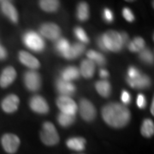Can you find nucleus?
I'll return each instance as SVG.
<instances>
[{
	"instance_id": "12",
	"label": "nucleus",
	"mask_w": 154,
	"mask_h": 154,
	"mask_svg": "<svg viewBox=\"0 0 154 154\" xmlns=\"http://www.w3.org/2000/svg\"><path fill=\"white\" fill-rule=\"evenodd\" d=\"M17 78V71L13 67H6L0 75V87L8 88Z\"/></svg>"
},
{
	"instance_id": "11",
	"label": "nucleus",
	"mask_w": 154,
	"mask_h": 154,
	"mask_svg": "<svg viewBox=\"0 0 154 154\" xmlns=\"http://www.w3.org/2000/svg\"><path fill=\"white\" fill-rule=\"evenodd\" d=\"M19 104H20V99L18 96L15 94H10L2 100L1 107L6 113H13L17 110Z\"/></svg>"
},
{
	"instance_id": "42",
	"label": "nucleus",
	"mask_w": 154,
	"mask_h": 154,
	"mask_svg": "<svg viewBox=\"0 0 154 154\" xmlns=\"http://www.w3.org/2000/svg\"><path fill=\"white\" fill-rule=\"evenodd\" d=\"M127 2H134V1H135V0H125Z\"/></svg>"
},
{
	"instance_id": "32",
	"label": "nucleus",
	"mask_w": 154,
	"mask_h": 154,
	"mask_svg": "<svg viewBox=\"0 0 154 154\" xmlns=\"http://www.w3.org/2000/svg\"><path fill=\"white\" fill-rule=\"evenodd\" d=\"M141 75L140 71L136 69L135 67H129L128 70V79H130V80H134L136 79L137 77H139Z\"/></svg>"
},
{
	"instance_id": "26",
	"label": "nucleus",
	"mask_w": 154,
	"mask_h": 154,
	"mask_svg": "<svg viewBox=\"0 0 154 154\" xmlns=\"http://www.w3.org/2000/svg\"><path fill=\"white\" fill-rule=\"evenodd\" d=\"M87 56H88V59L91 61H93L94 63H96L98 65H105V63H106V59L104 56L102 55L101 53L99 52H97L95 51H93V50H90L88 51V53H87Z\"/></svg>"
},
{
	"instance_id": "37",
	"label": "nucleus",
	"mask_w": 154,
	"mask_h": 154,
	"mask_svg": "<svg viewBox=\"0 0 154 154\" xmlns=\"http://www.w3.org/2000/svg\"><path fill=\"white\" fill-rule=\"evenodd\" d=\"M7 57V51L4 46L0 45V60H4Z\"/></svg>"
},
{
	"instance_id": "39",
	"label": "nucleus",
	"mask_w": 154,
	"mask_h": 154,
	"mask_svg": "<svg viewBox=\"0 0 154 154\" xmlns=\"http://www.w3.org/2000/svg\"><path fill=\"white\" fill-rule=\"evenodd\" d=\"M97 42H98V45H99V47L100 49L102 50V51H107L106 49H105V45L103 44V41H102V39H101V37L99 36V38H97Z\"/></svg>"
},
{
	"instance_id": "5",
	"label": "nucleus",
	"mask_w": 154,
	"mask_h": 154,
	"mask_svg": "<svg viewBox=\"0 0 154 154\" xmlns=\"http://www.w3.org/2000/svg\"><path fill=\"white\" fill-rule=\"evenodd\" d=\"M1 144L7 153L14 154L17 152L20 146V139L13 134H5L2 136Z\"/></svg>"
},
{
	"instance_id": "22",
	"label": "nucleus",
	"mask_w": 154,
	"mask_h": 154,
	"mask_svg": "<svg viewBox=\"0 0 154 154\" xmlns=\"http://www.w3.org/2000/svg\"><path fill=\"white\" fill-rule=\"evenodd\" d=\"M61 79L67 81V82H71L75 79H78L80 76V71L76 67L69 66L65 68L63 71L61 72Z\"/></svg>"
},
{
	"instance_id": "2",
	"label": "nucleus",
	"mask_w": 154,
	"mask_h": 154,
	"mask_svg": "<svg viewBox=\"0 0 154 154\" xmlns=\"http://www.w3.org/2000/svg\"><path fill=\"white\" fill-rule=\"evenodd\" d=\"M100 37L106 51H110L113 52H119L123 47L121 33L116 31H114V30L107 31L106 33L102 34Z\"/></svg>"
},
{
	"instance_id": "35",
	"label": "nucleus",
	"mask_w": 154,
	"mask_h": 154,
	"mask_svg": "<svg viewBox=\"0 0 154 154\" xmlns=\"http://www.w3.org/2000/svg\"><path fill=\"white\" fill-rule=\"evenodd\" d=\"M121 99L122 102L124 105H128V104H129L130 101H131V95L129 94V93H128V91L123 90V91L122 92Z\"/></svg>"
},
{
	"instance_id": "14",
	"label": "nucleus",
	"mask_w": 154,
	"mask_h": 154,
	"mask_svg": "<svg viewBox=\"0 0 154 154\" xmlns=\"http://www.w3.org/2000/svg\"><path fill=\"white\" fill-rule=\"evenodd\" d=\"M18 58H19V60L22 64L30 68L31 69H37L40 66L38 59L36 57H34L33 55H31L30 53L27 52V51H21L19 52Z\"/></svg>"
},
{
	"instance_id": "36",
	"label": "nucleus",
	"mask_w": 154,
	"mask_h": 154,
	"mask_svg": "<svg viewBox=\"0 0 154 154\" xmlns=\"http://www.w3.org/2000/svg\"><path fill=\"white\" fill-rule=\"evenodd\" d=\"M121 33V37H122V44H123V46L126 45L128 44L129 42V38H128V33H125V32H122Z\"/></svg>"
},
{
	"instance_id": "19",
	"label": "nucleus",
	"mask_w": 154,
	"mask_h": 154,
	"mask_svg": "<svg viewBox=\"0 0 154 154\" xmlns=\"http://www.w3.org/2000/svg\"><path fill=\"white\" fill-rule=\"evenodd\" d=\"M95 72V63L89 59H85L81 64V73L87 79L92 78Z\"/></svg>"
},
{
	"instance_id": "4",
	"label": "nucleus",
	"mask_w": 154,
	"mask_h": 154,
	"mask_svg": "<svg viewBox=\"0 0 154 154\" xmlns=\"http://www.w3.org/2000/svg\"><path fill=\"white\" fill-rule=\"evenodd\" d=\"M22 40L25 45L32 51H34L36 52H40L44 51L45 44L43 38L38 33L33 31H28L24 33Z\"/></svg>"
},
{
	"instance_id": "17",
	"label": "nucleus",
	"mask_w": 154,
	"mask_h": 154,
	"mask_svg": "<svg viewBox=\"0 0 154 154\" xmlns=\"http://www.w3.org/2000/svg\"><path fill=\"white\" fill-rule=\"evenodd\" d=\"M84 51H85V45L82 43H80V42L74 43L72 45H70L69 50L68 51L66 54L63 56V57H65L67 59H74L82 55Z\"/></svg>"
},
{
	"instance_id": "18",
	"label": "nucleus",
	"mask_w": 154,
	"mask_h": 154,
	"mask_svg": "<svg viewBox=\"0 0 154 154\" xmlns=\"http://www.w3.org/2000/svg\"><path fill=\"white\" fill-rule=\"evenodd\" d=\"M38 5L41 10L45 12H56L58 11L60 7V2L59 0H39Z\"/></svg>"
},
{
	"instance_id": "13",
	"label": "nucleus",
	"mask_w": 154,
	"mask_h": 154,
	"mask_svg": "<svg viewBox=\"0 0 154 154\" xmlns=\"http://www.w3.org/2000/svg\"><path fill=\"white\" fill-rule=\"evenodd\" d=\"M56 88L57 92L61 94V96H67L69 97L75 92V85L70 82H67L63 79H58L56 83Z\"/></svg>"
},
{
	"instance_id": "30",
	"label": "nucleus",
	"mask_w": 154,
	"mask_h": 154,
	"mask_svg": "<svg viewBox=\"0 0 154 154\" xmlns=\"http://www.w3.org/2000/svg\"><path fill=\"white\" fill-rule=\"evenodd\" d=\"M75 35L80 41L81 43H88L89 42V38L88 37V34L84 31V29L81 27H76L74 29Z\"/></svg>"
},
{
	"instance_id": "3",
	"label": "nucleus",
	"mask_w": 154,
	"mask_h": 154,
	"mask_svg": "<svg viewBox=\"0 0 154 154\" xmlns=\"http://www.w3.org/2000/svg\"><path fill=\"white\" fill-rule=\"evenodd\" d=\"M40 139L46 146H55L59 142V135L55 126L49 122H45L40 132Z\"/></svg>"
},
{
	"instance_id": "6",
	"label": "nucleus",
	"mask_w": 154,
	"mask_h": 154,
	"mask_svg": "<svg viewBox=\"0 0 154 154\" xmlns=\"http://www.w3.org/2000/svg\"><path fill=\"white\" fill-rule=\"evenodd\" d=\"M39 33L45 38L51 40H57L61 36V29L55 23L46 22L40 26Z\"/></svg>"
},
{
	"instance_id": "15",
	"label": "nucleus",
	"mask_w": 154,
	"mask_h": 154,
	"mask_svg": "<svg viewBox=\"0 0 154 154\" xmlns=\"http://www.w3.org/2000/svg\"><path fill=\"white\" fill-rule=\"evenodd\" d=\"M1 11L7 18H9L11 20V22L17 23V22H18V12H17L16 7L13 5L11 2L1 3Z\"/></svg>"
},
{
	"instance_id": "8",
	"label": "nucleus",
	"mask_w": 154,
	"mask_h": 154,
	"mask_svg": "<svg viewBox=\"0 0 154 154\" xmlns=\"http://www.w3.org/2000/svg\"><path fill=\"white\" fill-rule=\"evenodd\" d=\"M80 114L85 121L92 122L96 116V109L92 102L82 99L80 101Z\"/></svg>"
},
{
	"instance_id": "40",
	"label": "nucleus",
	"mask_w": 154,
	"mask_h": 154,
	"mask_svg": "<svg viewBox=\"0 0 154 154\" xmlns=\"http://www.w3.org/2000/svg\"><path fill=\"white\" fill-rule=\"evenodd\" d=\"M153 105H154V101H153V100H152V106H151V112H152V115H153V114H154Z\"/></svg>"
},
{
	"instance_id": "21",
	"label": "nucleus",
	"mask_w": 154,
	"mask_h": 154,
	"mask_svg": "<svg viewBox=\"0 0 154 154\" xmlns=\"http://www.w3.org/2000/svg\"><path fill=\"white\" fill-rule=\"evenodd\" d=\"M86 140L82 137H73L67 140V146L71 150L82 152L85 149L86 146Z\"/></svg>"
},
{
	"instance_id": "9",
	"label": "nucleus",
	"mask_w": 154,
	"mask_h": 154,
	"mask_svg": "<svg viewBox=\"0 0 154 154\" xmlns=\"http://www.w3.org/2000/svg\"><path fill=\"white\" fill-rule=\"evenodd\" d=\"M24 84L30 91H38L41 86V78L39 74L34 70L27 71L24 74Z\"/></svg>"
},
{
	"instance_id": "27",
	"label": "nucleus",
	"mask_w": 154,
	"mask_h": 154,
	"mask_svg": "<svg viewBox=\"0 0 154 154\" xmlns=\"http://www.w3.org/2000/svg\"><path fill=\"white\" fill-rule=\"evenodd\" d=\"M69 47H70V45L69 43V41L67 40L66 38H58L55 45L57 51L58 53H60L63 57L68 52V51L69 50Z\"/></svg>"
},
{
	"instance_id": "29",
	"label": "nucleus",
	"mask_w": 154,
	"mask_h": 154,
	"mask_svg": "<svg viewBox=\"0 0 154 154\" xmlns=\"http://www.w3.org/2000/svg\"><path fill=\"white\" fill-rule=\"evenodd\" d=\"M139 57L145 63L152 64L153 63V53L151 50L147 48H145L140 52Z\"/></svg>"
},
{
	"instance_id": "23",
	"label": "nucleus",
	"mask_w": 154,
	"mask_h": 154,
	"mask_svg": "<svg viewBox=\"0 0 154 154\" xmlns=\"http://www.w3.org/2000/svg\"><path fill=\"white\" fill-rule=\"evenodd\" d=\"M95 88L99 95H101L104 98L109 97L111 94V86L110 83L106 80L99 81L95 84Z\"/></svg>"
},
{
	"instance_id": "28",
	"label": "nucleus",
	"mask_w": 154,
	"mask_h": 154,
	"mask_svg": "<svg viewBox=\"0 0 154 154\" xmlns=\"http://www.w3.org/2000/svg\"><path fill=\"white\" fill-rule=\"evenodd\" d=\"M57 122L60 124L61 126L63 127H69L72 125L75 122V116L69 115V114H65L61 112L57 116Z\"/></svg>"
},
{
	"instance_id": "10",
	"label": "nucleus",
	"mask_w": 154,
	"mask_h": 154,
	"mask_svg": "<svg viewBox=\"0 0 154 154\" xmlns=\"http://www.w3.org/2000/svg\"><path fill=\"white\" fill-rule=\"evenodd\" d=\"M29 105L33 111L38 114H46L49 112V105L46 100L41 96H33L29 101Z\"/></svg>"
},
{
	"instance_id": "25",
	"label": "nucleus",
	"mask_w": 154,
	"mask_h": 154,
	"mask_svg": "<svg viewBox=\"0 0 154 154\" xmlns=\"http://www.w3.org/2000/svg\"><path fill=\"white\" fill-rule=\"evenodd\" d=\"M141 134L145 137L149 138L152 136L154 134V125L153 122L151 119H146L144 120L142 126H141Z\"/></svg>"
},
{
	"instance_id": "34",
	"label": "nucleus",
	"mask_w": 154,
	"mask_h": 154,
	"mask_svg": "<svg viewBox=\"0 0 154 154\" xmlns=\"http://www.w3.org/2000/svg\"><path fill=\"white\" fill-rule=\"evenodd\" d=\"M136 103H137L138 107L140 109H144L146 105V99L144 94H140L138 95L137 100H136Z\"/></svg>"
},
{
	"instance_id": "33",
	"label": "nucleus",
	"mask_w": 154,
	"mask_h": 154,
	"mask_svg": "<svg viewBox=\"0 0 154 154\" xmlns=\"http://www.w3.org/2000/svg\"><path fill=\"white\" fill-rule=\"evenodd\" d=\"M103 19H104L106 22H108V23H110V22H113V20H114L113 12L110 11V9L105 8V10H104V11H103Z\"/></svg>"
},
{
	"instance_id": "7",
	"label": "nucleus",
	"mask_w": 154,
	"mask_h": 154,
	"mask_svg": "<svg viewBox=\"0 0 154 154\" xmlns=\"http://www.w3.org/2000/svg\"><path fill=\"white\" fill-rule=\"evenodd\" d=\"M57 105L61 110V112L75 116L77 111V105L75 102L69 97L60 96L57 99Z\"/></svg>"
},
{
	"instance_id": "31",
	"label": "nucleus",
	"mask_w": 154,
	"mask_h": 154,
	"mask_svg": "<svg viewBox=\"0 0 154 154\" xmlns=\"http://www.w3.org/2000/svg\"><path fill=\"white\" fill-rule=\"evenodd\" d=\"M122 17H124V19L128 22H133L134 21V19H135L133 11L129 8H128V7H125L122 10Z\"/></svg>"
},
{
	"instance_id": "38",
	"label": "nucleus",
	"mask_w": 154,
	"mask_h": 154,
	"mask_svg": "<svg viewBox=\"0 0 154 154\" xmlns=\"http://www.w3.org/2000/svg\"><path fill=\"white\" fill-rule=\"evenodd\" d=\"M99 76L101 77V78L106 79V78L109 77V72L107 71L106 69H100V71H99Z\"/></svg>"
},
{
	"instance_id": "24",
	"label": "nucleus",
	"mask_w": 154,
	"mask_h": 154,
	"mask_svg": "<svg viewBox=\"0 0 154 154\" xmlns=\"http://www.w3.org/2000/svg\"><path fill=\"white\" fill-rule=\"evenodd\" d=\"M128 48L132 52H140L146 48V42L141 37H136L128 42Z\"/></svg>"
},
{
	"instance_id": "20",
	"label": "nucleus",
	"mask_w": 154,
	"mask_h": 154,
	"mask_svg": "<svg viewBox=\"0 0 154 154\" xmlns=\"http://www.w3.org/2000/svg\"><path fill=\"white\" fill-rule=\"evenodd\" d=\"M90 17V11L89 5L86 2H80L77 5L76 9V17L77 19L81 22H86L89 19Z\"/></svg>"
},
{
	"instance_id": "41",
	"label": "nucleus",
	"mask_w": 154,
	"mask_h": 154,
	"mask_svg": "<svg viewBox=\"0 0 154 154\" xmlns=\"http://www.w3.org/2000/svg\"><path fill=\"white\" fill-rule=\"evenodd\" d=\"M11 0H0V3H4V2H11Z\"/></svg>"
},
{
	"instance_id": "1",
	"label": "nucleus",
	"mask_w": 154,
	"mask_h": 154,
	"mask_svg": "<svg viewBox=\"0 0 154 154\" xmlns=\"http://www.w3.org/2000/svg\"><path fill=\"white\" fill-rule=\"evenodd\" d=\"M104 121L110 127L123 128L130 121L131 113L126 106L119 103H110L102 108Z\"/></svg>"
},
{
	"instance_id": "16",
	"label": "nucleus",
	"mask_w": 154,
	"mask_h": 154,
	"mask_svg": "<svg viewBox=\"0 0 154 154\" xmlns=\"http://www.w3.org/2000/svg\"><path fill=\"white\" fill-rule=\"evenodd\" d=\"M127 82L130 87L134 88H139V89H144L147 88L151 85V80L146 75L141 74L139 77L134 80H130L127 78Z\"/></svg>"
}]
</instances>
